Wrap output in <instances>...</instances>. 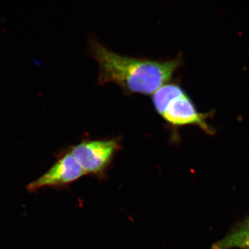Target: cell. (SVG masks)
<instances>
[{
    "label": "cell",
    "instance_id": "1",
    "mask_svg": "<svg viewBox=\"0 0 249 249\" xmlns=\"http://www.w3.org/2000/svg\"><path fill=\"white\" fill-rule=\"evenodd\" d=\"M89 46L90 55L99 65L98 83H116L127 93L154 94L170 82L182 65L180 55L167 60L127 57L111 51L93 38Z\"/></svg>",
    "mask_w": 249,
    "mask_h": 249
},
{
    "label": "cell",
    "instance_id": "2",
    "mask_svg": "<svg viewBox=\"0 0 249 249\" xmlns=\"http://www.w3.org/2000/svg\"><path fill=\"white\" fill-rule=\"evenodd\" d=\"M152 103L157 113L170 125H196L208 134L213 133L207 121L209 113L198 112L188 93L178 84L167 83L160 87L154 93Z\"/></svg>",
    "mask_w": 249,
    "mask_h": 249
},
{
    "label": "cell",
    "instance_id": "3",
    "mask_svg": "<svg viewBox=\"0 0 249 249\" xmlns=\"http://www.w3.org/2000/svg\"><path fill=\"white\" fill-rule=\"evenodd\" d=\"M119 148L117 139L84 140L70 151L86 174L101 177Z\"/></svg>",
    "mask_w": 249,
    "mask_h": 249
},
{
    "label": "cell",
    "instance_id": "4",
    "mask_svg": "<svg viewBox=\"0 0 249 249\" xmlns=\"http://www.w3.org/2000/svg\"><path fill=\"white\" fill-rule=\"evenodd\" d=\"M86 174L70 151L61 156L44 174L30 183L27 190L33 192L45 187L60 188L75 182Z\"/></svg>",
    "mask_w": 249,
    "mask_h": 249
},
{
    "label": "cell",
    "instance_id": "5",
    "mask_svg": "<svg viewBox=\"0 0 249 249\" xmlns=\"http://www.w3.org/2000/svg\"><path fill=\"white\" fill-rule=\"evenodd\" d=\"M249 242V216L233 226L220 240L214 243L211 249H241Z\"/></svg>",
    "mask_w": 249,
    "mask_h": 249
},
{
    "label": "cell",
    "instance_id": "6",
    "mask_svg": "<svg viewBox=\"0 0 249 249\" xmlns=\"http://www.w3.org/2000/svg\"><path fill=\"white\" fill-rule=\"evenodd\" d=\"M242 249H249V242L243 246Z\"/></svg>",
    "mask_w": 249,
    "mask_h": 249
}]
</instances>
